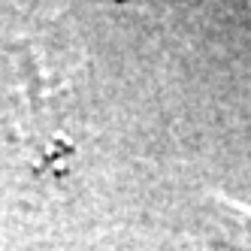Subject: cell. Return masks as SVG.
Returning a JSON list of instances; mask_svg holds the SVG:
<instances>
[{
	"instance_id": "obj_1",
	"label": "cell",
	"mask_w": 251,
	"mask_h": 251,
	"mask_svg": "<svg viewBox=\"0 0 251 251\" xmlns=\"http://www.w3.org/2000/svg\"><path fill=\"white\" fill-rule=\"evenodd\" d=\"M203 230L212 251H251V206L212 191L203 209Z\"/></svg>"
}]
</instances>
